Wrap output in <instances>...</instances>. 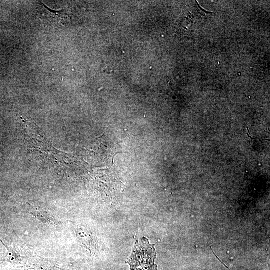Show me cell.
<instances>
[{"label": "cell", "mask_w": 270, "mask_h": 270, "mask_svg": "<svg viewBox=\"0 0 270 270\" xmlns=\"http://www.w3.org/2000/svg\"><path fill=\"white\" fill-rule=\"evenodd\" d=\"M24 270H63L52 262L44 258L34 255L28 262Z\"/></svg>", "instance_id": "4"}, {"label": "cell", "mask_w": 270, "mask_h": 270, "mask_svg": "<svg viewBox=\"0 0 270 270\" xmlns=\"http://www.w3.org/2000/svg\"><path fill=\"white\" fill-rule=\"evenodd\" d=\"M28 211L30 214L45 224L54 226L58 223L54 215L42 206L28 204Z\"/></svg>", "instance_id": "3"}, {"label": "cell", "mask_w": 270, "mask_h": 270, "mask_svg": "<svg viewBox=\"0 0 270 270\" xmlns=\"http://www.w3.org/2000/svg\"><path fill=\"white\" fill-rule=\"evenodd\" d=\"M156 252L154 244L142 238L136 242L129 262L130 270H156L154 264Z\"/></svg>", "instance_id": "1"}, {"label": "cell", "mask_w": 270, "mask_h": 270, "mask_svg": "<svg viewBox=\"0 0 270 270\" xmlns=\"http://www.w3.org/2000/svg\"><path fill=\"white\" fill-rule=\"evenodd\" d=\"M0 242L6 248L8 252L6 257L0 262H9L18 268H24L33 254L24 249L14 244H8L0 238Z\"/></svg>", "instance_id": "2"}]
</instances>
